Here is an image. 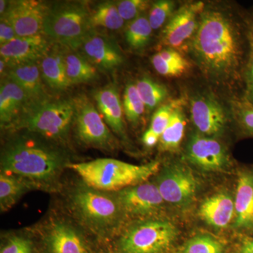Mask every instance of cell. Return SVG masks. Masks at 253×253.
I'll list each match as a JSON object with an SVG mask.
<instances>
[{
	"label": "cell",
	"instance_id": "cell-30",
	"mask_svg": "<svg viewBox=\"0 0 253 253\" xmlns=\"http://www.w3.org/2000/svg\"><path fill=\"white\" fill-rule=\"evenodd\" d=\"M153 31L149 18L141 15L129 22L126 28L125 36L126 43L131 49H143L149 44Z\"/></svg>",
	"mask_w": 253,
	"mask_h": 253
},
{
	"label": "cell",
	"instance_id": "cell-17",
	"mask_svg": "<svg viewBox=\"0 0 253 253\" xmlns=\"http://www.w3.org/2000/svg\"><path fill=\"white\" fill-rule=\"evenodd\" d=\"M31 105L24 91L14 81L6 78L0 88V121L1 126H9L23 116Z\"/></svg>",
	"mask_w": 253,
	"mask_h": 253
},
{
	"label": "cell",
	"instance_id": "cell-44",
	"mask_svg": "<svg viewBox=\"0 0 253 253\" xmlns=\"http://www.w3.org/2000/svg\"><path fill=\"white\" fill-rule=\"evenodd\" d=\"M7 66L6 63H5L4 60L1 59L0 60V73H1V76H5L6 73H5V69H6V67Z\"/></svg>",
	"mask_w": 253,
	"mask_h": 253
},
{
	"label": "cell",
	"instance_id": "cell-13",
	"mask_svg": "<svg viewBox=\"0 0 253 253\" xmlns=\"http://www.w3.org/2000/svg\"><path fill=\"white\" fill-rule=\"evenodd\" d=\"M186 157L195 166L208 172L220 170L229 162L224 145L214 137L200 132L191 136L186 146Z\"/></svg>",
	"mask_w": 253,
	"mask_h": 253
},
{
	"label": "cell",
	"instance_id": "cell-42",
	"mask_svg": "<svg viewBox=\"0 0 253 253\" xmlns=\"http://www.w3.org/2000/svg\"><path fill=\"white\" fill-rule=\"evenodd\" d=\"M241 253H253V240L245 241L241 247Z\"/></svg>",
	"mask_w": 253,
	"mask_h": 253
},
{
	"label": "cell",
	"instance_id": "cell-3",
	"mask_svg": "<svg viewBox=\"0 0 253 253\" xmlns=\"http://www.w3.org/2000/svg\"><path fill=\"white\" fill-rule=\"evenodd\" d=\"M86 185L101 191H120L147 181L159 169L160 163L134 165L112 158H98L88 162L69 163Z\"/></svg>",
	"mask_w": 253,
	"mask_h": 253
},
{
	"label": "cell",
	"instance_id": "cell-16",
	"mask_svg": "<svg viewBox=\"0 0 253 253\" xmlns=\"http://www.w3.org/2000/svg\"><path fill=\"white\" fill-rule=\"evenodd\" d=\"M96 68L112 71L123 64L124 58L116 43L94 30L86 36L79 49Z\"/></svg>",
	"mask_w": 253,
	"mask_h": 253
},
{
	"label": "cell",
	"instance_id": "cell-19",
	"mask_svg": "<svg viewBox=\"0 0 253 253\" xmlns=\"http://www.w3.org/2000/svg\"><path fill=\"white\" fill-rule=\"evenodd\" d=\"M94 99L106 125L118 135H124V111L116 85L109 84L101 88L95 92Z\"/></svg>",
	"mask_w": 253,
	"mask_h": 253
},
{
	"label": "cell",
	"instance_id": "cell-10",
	"mask_svg": "<svg viewBox=\"0 0 253 253\" xmlns=\"http://www.w3.org/2000/svg\"><path fill=\"white\" fill-rule=\"evenodd\" d=\"M49 7L44 1L36 0L11 1L1 19L12 26L18 38L36 36L43 33Z\"/></svg>",
	"mask_w": 253,
	"mask_h": 253
},
{
	"label": "cell",
	"instance_id": "cell-4",
	"mask_svg": "<svg viewBox=\"0 0 253 253\" xmlns=\"http://www.w3.org/2000/svg\"><path fill=\"white\" fill-rule=\"evenodd\" d=\"M91 12L83 1H59L50 6L43 33L54 44L78 49L92 31Z\"/></svg>",
	"mask_w": 253,
	"mask_h": 253
},
{
	"label": "cell",
	"instance_id": "cell-29",
	"mask_svg": "<svg viewBox=\"0 0 253 253\" xmlns=\"http://www.w3.org/2000/svg\"><path fill=\"white\" fill-rule=\"evenodd\" d=\"M136 89L145 105L146 109L152 111L162 104L168 96L166 86L154 81L151 78H141L135 83Z\"/></svg>",
	"mask_w": 253,
	"mask_h": 253
},
{
	"label": "cell",
	"instance_id": "cell-6",
	"mask_svg": "<svg viewBox=\"0 0 253 253\" xmlns=\"http://www.w3.org/2000/svg\"><path fill=\"white\" fill-rule=\"evenodd\" d=\"M177 236V229L169 221L149 220L126 231L121 240L125 253H163Z\"/></svg>",
	"mask_w": 253,
	"mask_h": 253
},
{
	"label": "cell",
	"instance_id": "cell-27",
	"mask_svg": "<svg viewBox=\"0 0 253 253\" xmlns=\"http://www.w3.org/2000/svg\"><path fill=\"white\" fill-rule=\"evenodd\" d=\"M31 181L14 175L1 173L0 175V206L6 211L32 189Z\"/></svg>",
	"mask_w": 253,
	"mask_h": 253
},
{
	"label": "cell",
	"instance_id": "cell-5",
	"mask_svg": "<svg viewBox=\"0 0 253 253\" xmlns=\"http://www.w3.org/2000/svg\"><path fill=\"white\" fill-rule=\"evenodd\" d=\"M73 99H46L31 104L23 115V126L48 139H63L74 121Z\"/></svg>",
	"mask_w": 253,
	"mask_h": 253
},
{
	"label": "cell",
	"instance_id": "cell-35",
	"mask_svg": "<svg viewBox=\"0 0 253 253\" xmlns=\"http://www.w3.org/2000/svg\"><path fill=\"white\" fill-rule=\"evenodd\" d=\"M178 100L172 101L158 107L153 116L149 129L161 138L170 121L173 111L177 104Z\"/></svg>",
	"mask_w": 253,
	"mask_h": 253
},
{
	"label": "cell",
	"instance_id": "cell-21",
	"mask_svg": "<svg viewBox=\"0 0 253 253\" xmlns=\"http://www.w3.org/2000/svg\"><path fill=\"white\" fill-rule=\"evenodd\" d=\"M235 205L229 195L220 193L208 198L201 204L199 214L210 225L226 227L232 220Z\"/></svg>",
	"mask_w": 253,
	"mask_h": 253
},
{
	"label": "cell",
	"instance_id": "cell-34",
	"mask_svg": "<svg viewBox=\"0 0 253 253\" xmlns=\"http://www.w3.org/2000/svg\"><path fill=\"white\" fill-rule=\"evenodd\" d=\"M223 251L222 245L214 238L199 235L188 241L184 253H223Z\"/></svg>",
	"mask_w": 253,
	"mask_h": 253
},
{
	"label": "cell",
	"instance_id": "cell-36",
	"mask_svg": "<svg viewBox=\"0 0 253 253\" xmlns=\"http://www.w3.org/2000/svg\"><path fill=\"white\" fill-rule=\"evenodd\" d=\"M118 11L125 21H131L141 16L150 6L146 0H122L116 1Z\"/></svg>",
	"mask_w": 253,
	"mask_h": 253
},
{
	"label": "cell",
	"instance_id": "cell-31",
	"mask_svg": "<svg viewBox=\"0 0 253 253\" xmlns=\"http://www.w3.org/2000/svg\"><path fill=\"white\" fill-rule=\"evenodd\" d=\"M123 111L125 116L131 124H136L144 114L145 105L141 100L135 83H129L123 94Z\"/></svg>",
	"mask_w": 253,
	"mask_h": 253
},
{
	"label": "cell",
	"instance_id": "cell-8",
	"mask_svg": "<svg viewBox=\"0 0 253 253\" xmlns=\"http://www.w3.org/2000/svg\"><path fill=\"white\" fill-rule=\"evenodd\" d=\"M74 122L78 139L86 145L98 148H109L113 136L99 111L84 95L73 99Z\"/></svg>",
	"mask_w": 253,
	"mask_h": 253
},
{
	"label": "cell",
	"instance_id": "cell-26",
	"mask_svg": "<svg viewBox=\"0 0 253 253\" xmlns=\"http://www.w3.org/2000/svg\"><path fill=\"white\" fill-rule=\"evenodd\" d=\"M186 126V118L183 102L178 100L169 124L160 138V148L165 151H176L180 146Z\"/></svg>",
	"mask_w": 253,
	"mask_h": 253
},
{
	"label": "cell",
	"instance_id": "cell-11",
	"mask_svg": "<svg viewBox=\"0 0 253 253\" xmlns=\"http://www.w3.org/2000/svg\"><path fill=\"white\" fill-rule=\"evenodd\" d=\"M156 186L164 201L183 205L194 197L198 182L190 168L184 165L174 164L163 169L158 176Z\"/></svg>",
	"mask_w": 253,
	"mask_h": 253
},
{
	"label": "cell",
	"instance_id": "cell-2",
	"mask_svg": "<svg viewBox=\"0 0 253 253\" xmlns=\"http://www.w3.org/2000/svg\"><path fill=\"white\" fill-rule=\"evenodd\" d=\"M63 165L59 151L30 139L10 143L1 159V173L41 182L54 179Z\"/></svg>",
	"mask_w": 253,
	"mask_h": 253
},
{
	"label": "cell",
	"instance_id": "cell-18",
	"mask_svg": "<svg viewBox=\"0 0 253 253\" xmlns=\"http://www.w3.org/2000/svg\"><path fill=\"white\" fill-rule=\"evenodd\" d=\"M5 75L26 92L31 104L47 99L43 85L39 61L22 63L8 68Z\"/></svg>",
	"mask_w": 253,
	"mask_h": 253
},
{
	"label": "cell",
	"instance_id": "cell-32",
	"mask_svg": "<svg viewBox=\"0 0 253 253\" xmlns=\"http://www.w3.org/2000/svg\"><path fill=\"white\" fill-rule=\"evenodd\" d=\"M231 111L245 132L253 136V106L245 96L234 98L231 102Z\"/></svg>",
	"mask_w": 253,
	"mask_h": 253
},
{
	"label": "cell",
	"instance_id": "cell-40",
	"mask_svg": "<svg viewBox=\"0 0 253 253\" xmlns=\"http://www.w3.org/2000/svg\"><path fill=\"white\" fill-rule=\"evenodd\" d=\"M143 143L147 147H154L159 142L160 136L149 129L145 131L142 137Z\"/></svg>",
	"mask_w": 253,
	"mask_h": 253
},
{
	"label": "cell",
	"instance_id": "cell-23",
	"mask_svg": "<svg viewBox=\"0 0 253 253\" xmlns=\"http://www.w3.org/2000/svg\"><path fill=\"white\" fill-rule=\"evenodd\" d=\"M236 226L251 227L253 225V176L243 174L238 181L235 202Z\"/></svg>",
	"mask_w": 253,
	"mask_h": 253
},
{
	"label": "cell",
	"instance_id": "cell-38",
	"mask_svg": "<svg viewBox=\"0 0 253 253\" xmlns=\"http://www.w3.org/2000/svg\"><path fill=\"white\" fill-rule=\"evenodd\" d=\"M1 253H32V244L29 240L14 236L1 249Z\"/></svg>",
	"mask_w": 253,
	"mask_h": 253
},
{
	"label": "cell",
	"instance_id": "cell-14",
	"mask_svg": "<svg viewBox=\"0 0 253 253\" xmlns=\"http://www.w3.org/2000/svg\"><path fill=\"white\" fill-rule=\"evenodd\" d=\"M117 201L122 212L131 215L156 212L164 202L156 184L141 183L118 191Z\"/></svg>",
	"mask_w": 253,
	"mask_h": 253
},
{
	"label": "cell",
	"instance_id": "cell-20",
	"mask_svg": "<svg viewBox=\"0 0 253 253\" xmlns=\"http://www.w3.org/2000/svg\"><path fill=\"white\" fill-rule=\"evenodd\" d=\"M43 81L51 89L63 91L71 85L68 81L63 59V47L53 44L39 61Z\"/></svg>",
	"mask_w": 253,
	"mask_h": 253
},
{
	"label": "cell",
	"instance_id": "cell-25",
	"mask_svg": "<svg viewBox=\"0 0 253 253\" xmlns=\"http://www.w3.org/2000/svg\"><path fill=\"white\" fill-rule=\"evenodd\" d=\"M151 63L156 71L166 77H180L189 71L191 64L177 51L165 48L151 58Z\"/></svg>",
	"mask_w": 253,
	"mask_h": 253
},
{
	"label": "cell",
	"instance_id": "cell-15",
	"mask_svg": "<svg viewBox=\"0 0 253 253\" xmlns=\"http://www.w3.org/2000/svg\"><path fill=\"white\" fill-rule=\"evenodd\" d=\"M53 45V42L44 34L17 38L0 46L1 59L7 67L22 63L38 62Z\"/></svg>",
	"mask_w": 253,
	"mask_h": 253
},
{
	"label": "cell",
	"instance_id": "cell-24",
	"mask_svg": "<svg viewBox=\"0 0 253 253\" xmlns=\"http://www.w3.org/2000/svg\"><path fill=\"white\" fill-rule=\"evenodd\" d=\"M63 59L71 84L89 83L97 78V68L83 54L63 47Z\"/></svg>",
	"mask_w": 253,
	"mask_h": 253
},
{
	"label": "cell",
	"instance_id": "cell-22",
	"mask_svg": "<svg viewBox=\"0 0 253 253\" xmlns=\"http://www.w3.org/2000/svg\"><path fill=\"white\" fill-rule=\"evenodd\" d=\"M47 242L51 253H87L78 231L65 223H58L51 228Z\"/></svg>",
	"mask_w": 253,
	"mask_h": 253
},
{
	"label": "cell",
	"instance_id": "cell-12",
	"mask_svg": "<svg viewBox=\"0 0 253 253\" xmlns=\"http://www.w3.org/2000/svg\"><path fill=\"white\" fill-rule=\"evenodd\" d=\"M191 117L199 132L214 137L225 129L227 115L219 100L211 93L198 94L191 101Z\"/></svg>",
	"mask_w": 253,
	"mask_h": 253
},
{
	"label": "cell",
	"instance_id": "cell-41",
	"mask_svg": "<svg viewBox=\"0 0 253 253\" xmlns=\"http://www.w3.org/2000/svg\"><path fill=\"white\" fill-rule=\"evenodd\" d=\"M246 28V37L249 44L250 49L253 50V20L247 23Z\"/></svg>",
	"mask_w": 253,
	"mask_h": 253
},
{
	"label": "cell",
	"instance_id": "cell-37",
	"mask_svg": "<svg viewBox=\"0 0 253 253\" xmlns=\"http://www.w3.org/2000/svg\"><path fill=\"white\" fill-rule=\"evenodd\" d=\"M243 79L246 87L244 96L253 106V50L250 49L243 71Z\"/></svg>",
	"mask_w": 253,
	"mask_h": 253
},
{
	"label": "cell",
	"instance_id": "cell-43",
	"mask_svg": "<svg viewBox=\"0 0 253 253\" xmlns=\"http://www.w3.org/2000/svg\"><path fill=\"white\" fill-rule=\"evenodd\" d=\"M6 1L5 0H1L0 1V14H1V16H2L3 14H4L5 11H6Z\"/></svg>",
	"mask_w": 253,
	"mask_h": 253
},
{
	"label": "cell",
	"instance_id": "cell-33",
	"mask_svg": "<svg viewBox=\"0 0 253 253\" xmlns=\"http://www.w3.org/2000/svg\"><path fill=\"white\" fill-rule=\"evenodd\" d=\"M175 7V3L169 0H160L153 3L148 18L152 29H159L168 23L176 11Z\"/></svg>",
	"mask_w": 253,
	"mask_h": 253
},
{
	"label": "cell",
	"instance_id": "cell-1",
	"mask_svg": "<svg viewBox=\"0 0 253 253\" xmlns=\"http://www.w3.org/2000/svg\"><path fill=\"white\" fill-rule=\"evenodd\" d=\"M241 31L229 11L205 8L189 49L201 72L212 83L231 84L242 78L246 60Z\"/></svg>",
	"mask_w": 253,
	"mask_h": 253
},
{
	"label": "cell",
	"instance_id": "cell-7",
	"mask_svg": "<svg viewBox=\"0 0 253 253\" xmlns=\"http://www.w3.org/2000/svg\"><path fill=\"white\" fill-rule=\"evenodd\" d=\"M72 204L82 219L96 229H110L122 212L117 199L89 186L75 191Z\"/></svg>",
	"mask_w": 253,
	"mask_h": 253
},
{
	"label": "cell",
	"instance_id": "cell-9",
	"mask_svg": "<svg viewBox=\"0 0 253 253\" xmlns=\"http://www.w3.org/2000/svg\"><path fill=\"white\" fill-rule=\"evenodd\" d=\"M202 1L186 3L176 10L161 34V43L166 48L177 50L190 44L206 8Z\"/></svg>",
	"mask_w": 253,
	"mask_h": 253
},
{
	"label": "cell",
	"instance_id": "cell-28",
	"mask_svg": "<svg viewBox=\"0 0 253 253\" xmlns=\"http://www.w3.org/2000/svg\"><path fill=\"white\" fill-rule=\"evenodd\" d=\"M90 23L92 29L104 28L116 31L123 27L125 21L118 11L116 2L108 1H103L96 6L91 13Z\"/></svg>",
	"mask_w": 253,
	"mask_h": 253
},
{
	"label": "cell",
	"instance_id": "cell-39",
	"mask_svg": "<svg viewBox=\"0 0 253 253\" xmlns=\"http://www.w3.org/2000/svg\"><path fill=\"white\" fill-rule=\"evenodd\" d=\"M14 28L4 20L1 19L0 23V44L4 45L17 38Z\"/></svg>",
	"mask_w": 253,
	"mask_h": 253
}]
</instances>
